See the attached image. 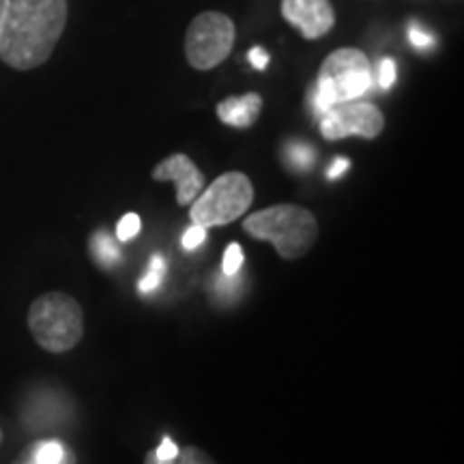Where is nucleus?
Segmentation results:
<instances>
[{"instance_id": "nucleus-23", "label": "nucleus", "mask_w": 464, "mask_h": 464, "mask_svg": "<svg viewBox=\"0 0 464 464\" xmlns=\"http://www.w3.org/2000/svg\"><path fill=\"white\" fill-rule=\"evenodd\" d=\"M348 168H351V161H348L346 158H335V161L332 166H329V170H327V179H340L342 174H344Z\"/></svg>"}, {"instance_id": "nucleus-17", "label": "nucleus", "mask_w": 464, "mask_h": 464, "mask_svg": "<svg viewBox=\"0 0 464 464\" xmlns=\"http://www.w3.org/2000/svg\"><path fill=\"white\" fill-rule=\"evenodd\" d=\"M140 228H142L140 218H138L136 213H127V216L121 218L119 226H116V239H119L121 243L131 241L133 237H136L138 232H140Z\"/></svg>"}, {"instance_id": "nucleus-2", "label": "nucleus", "mask_w": 464, "mask_h": 464, "mask_svg": "<svg viewBox=\"0 0 464 464\" xmlns=\"http://www.w3.org/2000/svg\"><path fill=\"white\" fill-rule=\"evenodd\" d=\"M372 67L368 56L357 48H340L324 58L312 95L314 114L321 116L338 103L357 102L372 89Z\"/></svg>"}, {"instance_id": "nucleus-9", "label": "nucleus", "mask_w": 464, "mask_h": 464, "mask_svg": "<svg viewBox=\"0 0 464 464\" xmlns=\"http://www.w3.org/2000/svg\"><path fill=\"white\" fill-rule=\"evenodd\" d=\"M153 179L155 181L177 183V202L181 207L191 205V202L198 198L200 191L205 189V174L183 153H174L155 166Z\"/></svg>"}, {"instance_id": "nucleus-3", "label": "nucleus", "mask_w": 464, "mask_h": 464, "mask_svg": "<svg viewBox=\"0 0 464 464\" xmlns=\"http://www.w3.org/2000/svg\"><path fill=\"white\" fill-rule=\"evenodd\" d=\"M243 228L254 239L274 243L286 260L305 256L318 237L316 218L297 205H276L252 213Z\"/></svg>"}, {"instance_id": "nucleus-13", "label": "nucleus", "mask_w": 464, "mask_h": 464, "mask_svg": "<svg viewBox=\"0 0 464 464\" xmlns=\"http://www.w3.org/2000/svg\"><path fill=\"white\" fill-rule=\"evenodd\" d=\"M164 276H166V260L164 256H160V254H155V256L150 258L147 276L138 282V290H140L142 295L155 293V290L161 286V282H164Z\"/></svg>"}, {"instance_id": "nucleus-14", "label": "nucleus", "mask_w": 464, "mask_h": 464, "mask_svg": "<svg viewBox=\"0 0 464 464\" xmlns=\"http://www.w3.org/2000/svg\"><path fill=\"white\" fill-rule=\"evenodd\" d=\"M286 160H288V164L293 168H297V170H310V168L314 166L316 153L310 144L290 142L286 147Z\"/></svg>"}, {"instance_id": "nucleus-19", "label": "nucleus", "mask_w": 464, "mask_h": 464, "mask_svg": "<svg viewBox=\"0 0 464 464\" xmlns=\"http://www.w3.org/2000/svg\"><path fill=\"white\" fill-rule=\"evenodd\" d=\"M205 241H207V228H202V226L194 224V226H189L188 230H185L181 246H183V249L191 252V249H198Z\"/></svg>"}, {"instance_id": "nucleus-10", "label": "nucleus", "mask_w": 464, "mask_h": 464, "mask_svg": "<svg viewBox=\"0 0 464 464\" xmlns=\"http://www.w3.org/2000/svg\"><path fill=\"white\" fill-rule=\"evenodd\" d=\"M260 110H263V97L258 92H247V95L224 100L218 106V116L224 125L246 130L256 123Z\"/></svg>"}, {"instance_id": "nucleus-22", "label": "nucleus", "mask_w": 464, "mask_h": 464, "mask_svg": "<svg viewBox=\"0 0 464 464\" xmlns=\"http://www.w3.org/2000/svg\"><path fill=\"white\" fill-rule=\"evenodd\" d=\"M249 63L263 72V69H266V65H269V54H266V50L263 48H252V52H249Z\"/></svg>"}, {"instance_id": "nucleus-7", "label": "nucleus", "mask_w": 464, "mask_h": 464, "mask_svg": "<svg viewBox=\"0 0 464 464\" xmlns=\"http://www.w3.org/2000/svg\"><path fill=\"white\" fill-rule=\"evenodd\" d=\"M324 140H344L348 136H359L374 140L381 136L385 119L382 112L370 102H346L329 108L318 121Z\"/></svg>"}, {"instance_id": "nucleus-16", "label": "nucleus", "mask_w": 464, "mask_h": 464, "mask_svg": "<svg viewBox=\"0 0 464 464\" xmlns=\"http://www.w3.org/2000/svg\"><path fill=\"white\" fill-rule=\"evenodd\" d=\"M243 266V249L239 243H230L224 252L222 260V271L224 276H237Z\"/></svg>"}, {"instance_id": "nucleus-25", "label": "nucleus", "mask_w": 464, "mask_h": 464, "mask_svg": "<svg viewBox=\"0 0 464 464\" xmlns=\"http://www.w3.org/2000/svg\"><path fill=\"white\" fill-rule=\"evenodd\" d=\"M15 464H37V462H33V458H31V456H28V454H26V451H24V454H22L20 458H17V460H15ZM67 464H75V458H73V460H69Z\"/></svg>"}, {"instance_id": "nucleus-4", "label": "nucleus", "mask_w": 464, "mask_h": 464, "mask_svg": "<svg viewBox=\"0 0 464 464\" xmlns=\"http://www.w3.org/2000/svg\"><path fill=\"white\" fill-rule=\"evenodd\" d=\"M34 342L50 353H67L82 340L84 314L78 301L61 290L42 295L28 310Z\"/></svg>"}, {"instance_id": "nucleus-15", "label": "nucleus", "mask_w": 464, "mask_h": 464, "mask_svg": "<svg viewBox=\"0 0 464 464\" xmlns=\"http://www.w3.org/2000/svg\"><path fill=\"white\" fill-rule=\"evenodd\" d=\"M241 290V276H219L218 280H213V293L218 299H232V295H237Z\"/></svg>"}, {"instance_id": "nucleus-11", "label": "nucleus", "mask_w": 464, "mask_h": 464, "mask_svg": "<svg viewBox=\"0 0 464 464\" xmlns=\"http://www.w3.org/2000/svg\"><path fill=\"white\" fill-rule=\"evenodd\" d=\"M91 254L92 260H95L97 265H102L103 269H112V266L121 263V249L106 230L95 232V235L91 237Z\"/></svg>"}, {"instance_id": "nucleus-24", "label": "nucleus", "mask_w": 464, "mask_h": 464, "mask_svg": "<svg viewBox=\"0 0 464 464\" xmlns=\"http://www.w3.org/2000/svg\"><path fill=\"white\" fill-rule=\"evenodd\" d=\"M7 9H9V0H0V39H3V26H5V17H7Z\"/></svg>"}, {"instance_id": "nucleus-12", "label": "nucleus", "mask_w": 464, "mask_h": 464, "mask_svg": "<svg viewBox=\"0 0 464 464\" xmlns=\"http://www.w3.org/2000/svg\"><path fill=\"white\" fill-rule=\"evenodd\" d=\"M144 464H216V462H213L211 458L198 448H181L172 460H160V458L150 451V454H147V458H144Z\"/></svg>"}, {"instance_id": "nucleus-8", "label": "nucleus", "mask_w": 464, "mask_h": 464, "mask_svg": "<svg viewBox=\"0 0 464 464\" xmlns=\"http://www.w3.org/2000/svg\"><path fill=\"white\" fill-rule=\"evenodd\" d=\"M282 15L305 39H321L335 24L329 0H282Z\"/></svg>"}, {"instance_id": "nucleus-6", "label": "nucleus", "mask_w": 464, "mask_h": 464, "mask_svg": "<svg viewBox=\"0 0 464 464\" xmlns=\"http://www.w3.org/2000/svg\"><path fill=\"white\" fill-rule=\"evenodd\" d=\"M235 45V22L218 11L196 15L185 34V56L198 72H208L224 63Z\"/></svg>"}, {"instance_id": "nucleus-5", "label": "nucleus", "mask_w": 464, "mask_h": 464, "mask_svg": "<svg viewBox=\"0 0 464 464\" xmlns=\"http://www.w3.org/2000/svg\"><path fill=\"white\" fill-rule=\"evenodd\" d=\"M254 200L252 181L243 172H226L202 189L191 202V222L202 228H216L239 219Z\"/></svg>"}, {"instance_id": "nucleus-21", "label": "nucleus", "mask_w": 464, "mask_h": 464, "mask_svg": "<svg viewBox=\"0 0 464 464\" xmlns=\"http://www.w3.org/2000/svg\"><path fill=\"white\" fill-rule=\"evenodd\" d=\"M155 456L160 458V460H172L174 456L179 454V448L177 445H174V440L172 439H168V437H164L161 439V443H160V448L153 451Z\"/></svg>"}, {"instance_id": "nucleus-20", "label": "nucleus", "mask_w": 464, "mask_h": 464, "mask_svg": "<svg viewBox=\"0 0 464 464\" xmlns=\"http://www.w3.org/2000/svg\"><path fill=\"white\" fill-rule=\"evenodd\" d=\"M396 78H398L396 63H393L392 58H382L379 65V84L382 89H392V86L396 84Z\"/></svg>"}, {"instance_id": "nucleus-18", "label": "nucleus", "mask_w": 464, "mask_h": 464, "mask_svg": "<svg viewBox=\"0 0 464 464\" xmlns=\"http://www.w3.org/2000/svg\"><path fill=\"white\" fill-rule=\"evenodd\" d=\"M409 42L413 44L417 50H430V48H434V45H437V39H434L428 31H423V28L417 24V22H411Z\"/></svg>"}, {"instance_id": "nucleus-1", "label": "nucleus", "mask_w": 464, "mask_h": 464, "mask_svg": "<svg viewBox=\"0 0 464 464\" xmlns=\"http://www.w3.org/2000/svg\"><path fill=\"white\" fill-rule=\"evenodd\" d=\"M67 0H9L0 58L17 72L42 67L67 26Z\"/></svg>"}]
</instances>
